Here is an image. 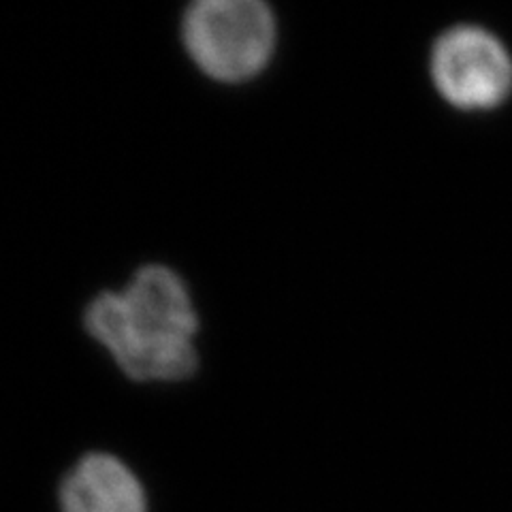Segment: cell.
Here are the masks:
<instances>
[{
    "mask_svg": "<svg viewBox=\"0 0 512 512\" xmlns=\"http://www.w3.org/2000/svg\"><path fill=\"white\" fill-rule=\"evenodd\" d=\"M86 329L137 382L195 374L199 318L184 280L165 265L141 267L124 291H105L86 310Z\"/></svg>",
    "mask_w": 512,
    "mask_h": 512,
    "instance_id": "1",
    "label": "cell"
},
{
    "mask_svg": "<svg viewBox=\"0 0 512 512\" xmlns=\"http://www.w3.org/2000/svg\"><path fill=\"white\" fill-rule=\"evenodd\" d=\"M186 52L216 82L261 73L276 47V20L261 0H199L182 24Z\"/></svg>",
    "mask_w": 512,
    "mask_h": 512,
    "instance_id": "2",
    "label": "cell"
},
{
    "mask_svg": "<svg viewBox=\"0 0 512 512\" xmlns=\"http://www.w3.org/2000/svg\"><path fill=\"white\" fill-rule=\"evenodd\" d=\"M62 512H146L137 476L111 455L84 457L64 478Z\"/></svg>",
    "mask_w": 512,
    "mask_h": 512,
    "instance_id": "4",
    "label": "cell"
},
{
    "mask_svg": "<svg viewBox=\"0 0 512 512\" xmlns=\"http://www.w3.org/2000/svg\"><path fill=\"white\" fill-rule=\"evenodd\" d=\"M429 73L442 99L461 111L500 107L512 92V56L493 32L455 26L431 47Z\"/></svg>",
    "mask_w": 512,
    "mask_h": 512,
    "instance_id": "3",
    "label": "cell"
}]
</instances>
